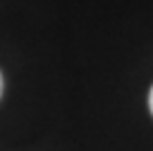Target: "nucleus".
Returning a JSON list of instances; mask_svg holds the SVG:
<instances>
[{"label": "nucleus", "instance_id": "1", "mask_svg": "<svg viewBox=\"0 0 153 151\" xmlns=\"http://www.w3.org/2000/svg\"><path fill=\"white\" fill-rule=\"evenodd\" d=\"M149 108H151V115H153V86L149 90Z\"/></svg>", "mask_w": 153, "mask_h": 151}, {"label": "nucleus", "instance_id": "2", "mask_svg": "<svg viewBox=\"0 0 153 151\" xmlns=\"http://www.w3.org/2000/svg\"><path fill=\"white\" fill-rule=\"evenodd\" d=\"M2 88H5V84H2V72H0V97H2Z\"/></svg>", "mask_w": 153, "mask_h": 151}]
</instances>
